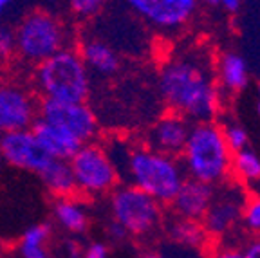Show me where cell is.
Listing matches in <instances>:
<instances>
[{"label":"cell","instance_id":"26","mask_svg":"<svg viewBox=\"0 0 260 258\" xmlns=\"http://www.w3.org/2000/svg\"><path fill=\"white\" fill-rule=\"evenodd\" d=\"M206 258H246V254H244V246L230 238V240L211 242L208 246Z\"/></svg>","mask_w":260,"mask_h":258},{"label":"cell","instance_id":"22","mask_svg":"<svg viewBox=\"0 0 260 258\" xmlns=\"http://www.w3.org/2000/svg\"><path fill=\"white\" fill-rule=\"evenodd\" d=\"M232 179L242 186H251L260 182V152L253 146L242 148L232 157Z\"/></svg>","mask_w":260,"mask_h":258},{"label":"cell","instance_id":"16","mask_svg":"<svg viewBox=\"0 0 260 258\" xmlns=\"http://www.w3.org/2000/svg\"><path fill=\"white\" fill-rule=\"evenodd\" d=\"M213 195H215V186L186 177L181 190L172 201L170 208L177 217L203 220L211 201H213Z\"/></svg>","mask_w":260,"mask_h":258},{"label":"cell","instance_id":"3","mask_svg":"<svg viewBox=\"0 0 260 258\" xmlns=\"http://www.w3.org/2000/svg\"><path fill=\"white\" fill-rule=\"evenodd\" d=\"M179 157L188 179L206 182L215 188L232 181L233 152L224 141L219 123H191Z\"/></svg>","mask_w":260,"mask_h":258},{"label":"cell","instance_id":"1","mask_svg":"<svg viewBox=\"0 0 260 258\" xmlns=\"http://www.w3.org/2000/svg\"><path fill=\"white\" fill-rule=\"evenodd\" d=\"M157 89L165 105L190 123L215 121L222 96L215 81L213 60L201 45L168 56L157 73Z\"/></svg>","mask_w":260,"mask_h":258},{"label":"cell","instance_id":"13","mask_svg":"<svg viewBox=\"0 0 260 258\" xmlns=\"http://www.w3.org/2000/svg\"><path fill=\"white\" fill-rule=\"evenodd\" d=\"M190 126L191 123L186 117L168 110L167 114L159 116L150 125V128L146 130L145 145L172 157H179L190 134Z\"/></svg>","mask_w":260,"mask_h":258},{"label":"cell","instance_id":"15","mask_svg":"<svg viewBox=\"0 0 260 258\" xmlns=\"http://www.w3.org/2000/svg\"><path fill=\"white\" fill-rule=\"evenodd\" d=\"M215 69V81L220 96L233 98L248 89L249 85V69L242 54L237 51H222L213 61Z\"/></svg>","mask_w":260,"mask_h":258},{"label":"cell","instance_id":"33","mask_svg":"<svg viewBox=\"0 0 260 258\" xmlns=\"http://www.w3.org/2000/svg\"><path fill=\"white\" fill-rule=\"evenodd\" d=\"M244 0H220V8L228 13H237L240 8H242Z\"/></svg>","mask_w":260,"mask_h":258},{"label":"cell","instance_id":"8","mask_svg":"<svg viewBox=\"0 0 260 258\" xmlns=\"http://www.w3.org/2000/svg\"><path fill=\"white\" fill-rule=\"evenodd\" d=\"M246 199H248V190L233 179L217 186L213 201L201 220L210 242L233 238V235L240 228V215Z\"/></svg>","mask_w":260,"mask_h":258},{"label":"cell","instance_id":"34","mask_svg":"<svg viewBox=\"0 0 260 258\" xmlns=\"http://www.w3.org/2000/svg\"><path fill=\"white\" fill-rule=\"evenodd\" d=\"M138 258H167L162 253H159V251H145V253H141Z\"/></svg>","mask_w":260,"mask_h":258},{"label":"cell","instance_id":"11","mask_svg":"<svg viewBox=\"0 0 260 258\" xmlns=\"http://www.w3.org/2000/svg\"><path fill=\"white\" fill-rule=\"evenodd\" d=\"M37 94L15 80H0V136L27 130L38 119Z\"/></svg>","mask_w":260,"mask_h":258},{"label":"cell","instance_id":"21","mask_svg":"<svg viewBox=\"0 0 260 258\" xmlns=\"http://www.w3.org/2000/svg\"><path fill=\"white\" fill-rule=\"evenodd\" d=\"M51 235H53V226L47 222L31 224L18 240L20 258H53V253L49 249Z\"/></svg>","mask_w":260,"mask_h":258},{"label":"cell","instance_id":"7","mask_svg":"<svg viewBox=\"0 0 260 258\" xmlns=\"http://www.w3.org/2000/svg\"><path fill=\"white\" fill-rule=\"evenodd\" d=\"M69 166L74 177L76 195L81 199L107 197L121 181L107 146L96 141L81 145L69 159Z\"/></svg>","mask_w":260,"mask_h":258},{"label":"cell","instance_id":"14","mask_svg":"<svg viewBox=\"0 0 260 258\" xmlns=\"http://www.w3.org/2000/svg\"><path fill=\"white\" fill-rule=\"evenodd\" d=\"M78 53L89 69L90 76L112 78L121 69V56L107 40L98 37H87L78 44Z\"/></svg>","mask_w":260,"mask_h":258},{"label":"cell","instance_id":"20","mask_svg":"<svg viewBox=\"0 0 260 258\" xmlns=\"http://www.w3.org/2000/svg\"><path fill=\"white\" fill-rule=\"evenodd\" d=\"M38 179L42 181L45 190L54 199L76 195V186H74V177L73 172H71L69 161L51 159L47 163V166L38 174Z\"/></svg>","mask_w":260,"mask_h":258},{"label":"cell","instance_id":"36","mask_svg":"<svg viewBox=\"0 0 260 258\" xmlns=\"http://www.w3.org/2000/svg\"><path fill=\"white\" fill-rule=\"evenodd\" d=\"M256 114L260 117V83L256 85Z\"/></svg>","mask_w":260,"mask_h":258},{"label":"cell","instance_id":"31","mask_svg":"<svg viewBox=\"0 0 260 258\" xmlns=\"http://www.w3.org/2000/svg\"><path fill=\"white\" fill-rule=\"evenodd\" d=\"M65 256L67 258H80L81 256V247L76 240H67V244H65Z\"/></svg>","mask_w":260,"mask_h":258},{"label":"cell","instance_id":"23","mask_svg":"<svg viewBox=\"0 0 260 258\" xmlns=\"http://www.w3.org/2000/svg\"><path fill=\"white\" fill-rule=\"evenodd\" d=\"M240 228L249 237H260V194H248L240 215Z\"/></svg>","mask_w":260,"mask_h":258},{"label":"cell","instance_id":"28","mask_svg":"<svg viewBox=\"0 0 260 258\" xmlns=\"http://www.w3.org/2000/svg\"><path fill=\"white\" fill-rule=\"evenodd\" d=\"M80 258H110V246L105 240H92L81 247Z\"/></svg>","mask_w":260,"mask_h":258},{"label":"cell","instance_id":"29","mask_svg":"<svg viewBox=\"0 0 260 258\" xmlns=\"http://www.w3.org/2000/svg\"><path fill=\"white\" fill-rule=\"evenodd\" d=\"M105 233H107V237H109L110 242H114V244H121V242H125V240H128L130 238L128 235H126V231L119 226L118 222H114V220H109Z\"/></svg>","mask_w":260,"mask_h":258},{"label":"cell","instance_id":"9","mask_svg":"<svg viewBox=\"0 0 260 258\" xmlns=\"http://www.w3.org/2000/svg\"><path fill=\"white\" fill-rule=\"evenodd\" d=\"M134 15L146 25L162 33L175 35L193 22L201 9V0H125Z\"/></svg>","mask_w":260,"mask_h":258},{"label":"cell","instance_id":"18","mask_svg":"<svg viewBox=\"0 0 260 258\" xmlns=\"http://www.w3.org/2000/svg\"><path fill=\"white\" fill-rule=\"evenodd\" d=\"M51 217L54 224L65 233L83 235L89 230L90 213L87 210L83 199L78 195H67V197H56L51 206Z\"/></svg>","mask_w":260,"mask_h":258},{"label":"cell","instance_id":"5","mask_svg":"<svg viewBox=\"0 0 260 258\" xmlns=\"http://www.w3.org/2000/svg\"><path fill=\"white\" fill-rule=\"evenodd\" d=\"M110 220L118 222L130 238L154 237L165 224V206L132 184H118L109 195Z\"/></svg>","mask_w":260,"mask_h":258},{"label":"cell","instance_id":"4","mask_svg":"<svg viewBox=\"0 0 260 258\" xmlns=\"http://www.w3.org/2000/svg\"><path fill=\"white\" fill-rule=\"evenodd\" d=\"M32 85L40 100L81 103L90 96L92 76L78 49L65 47L37 65Z\"/></svg>","mask_w":260,"mask_h":258},{"label":"cell","instance_id":"12","mask_svg":"<svg viewBox=\"0 0 260 258\" xmlns=\"http://www.w3.org/2000/svg\"><path fill=\"white\" fill-rule=\"evenodd\" d=\"M0 157L9 166L38 175L53 157H49L31 128L0 136Z\"/></svg>","mask_w":260,"mask_h":258},{"label":"cell","instance_id":"6","mask_svg":"<svg viewBox=\"0 0 260 258\" xmlns=\"http://www.w3.org/2000/svg\"><path fill=\"white\" fill-rule=\"evenodd\" d=\"M15 38L16 56L35 67L69 47V29L60 16L45 9H35L22 16L15 27Z\"/></svg>","mask_w":260,"mask_h":258},{"label":"cell","instance_id":"27","mask_svg":"<svg viewBox=\"0 0 260 258\" xmlns=\"http://www.w3.org/2000/svg\"><path fill=\"white\" fill-rule=\"evenodd\" d=\"M16 56V38L15 27L0 24V61H8Z\"/></svg>","mask_w":260,"mask_h":258},{"label":"cell","instance_id":"32","mask_svg":"<svg viewBox=\"0 0 260 258\" xmlns=\"http://www.w3.org/2000/svg\"><path fill=\"white\" fill-rule=\"evenodd\" d=\"M18 0H0V24H4V18L8 16V13L16 6Z\"/></svg>","mask_w":260,"mask_h":258},{"label":"cell","instance_id":"17","mask_svg":"<svg viewBox=\"0 0 260 258\" xmlns=\"http://www.w3.org/2000/svg\"><path fill=\"white\" fill-rule=\"evenodd\" d=\"M31 132L35 134V137L38 139L42 148L45 150V153L53 159L69 161L74 153L80 150V146L83 145L78 137H74L73 134L67 132L65 128L53 125V123L45 121V119H40V117L32 123Z\"/></svg>","mask_w":260,"mask_h":258},{"label":"cell","instance_id":"30","mask_svg":"<svg viewBox=\"0 0 260 258\" xmlns=\"http://www.w3.org/2000/svg\"><path fill=\"white\" fill-rule=\"evenodd\" d=\"M246 258H260V237H251L244 244Z\"/></svg>","mask_w":260,"mask_h":258},{"label":"cell","instance_id":"10","mask_svg":"<svg viewBox=\"0 0 260 258\" xmlns=\"http://www.w3.org/2000/svg\"><path fill=\"white\" fill-rule=\"evenodd\" d=\"M38 117L58 125L78 137L83 145L96 141L100 134V121L92 107L87 101L71 103V101L40 100Z\"/></svg>","mask_w":260,"mask_h":258},{"label":"cell","instance_id":"2","mask_svg":"<svg viewBox=\"0 0 260 258\" xmlns=\"http://www.w3.org/2000/svg\"><path fill=\"white\" fill-rule=\"evenodd\" d=\"M119 148L121 159H112L119 177H125L126 184L139 188L162 206H170L186 181L179 157L157 152L145 143L119 145Z\"/></svg>","mask_w":260,"mask_h":258},{"label":"cell","instance_id":"25","mask_svg":"<svg viewBox=\"0 0 260 258\" xmlns=\"http://www.w3.org/2000/svg\"><path fill=\"white\" fill-rule=\"evenodd\" d=\"M69 11L80 20H90L105 9L107 0H67Z\"/></svg>","mask_w":260,"mask_h":258},{"label":"cell","instance_id":"19","mask_svg":"<svg viewBox=\"0 0 260 258\" xmlns=\"http://www.w3.org/2000/svg\"><path fill=\"white\" fill-rule=\"evenodd\" d=\"M162 231L172 244L191 251L208 249V246L211 244L201 220H191V218H183L174 215L172 218H165Z\"/></svg>","mask_w":260,"mask_h":258},{"label":"cell","instance_id":"35","mask_svg":"<svg viewBox=\"0 0 260 258\" xmlns=\"http://www.w3.org/2000/svg\"><path fill=\"white\" fill-rule=\"evenodd\" d=\"M201 4L208 6V8H220V0H201Z\"/></svg>","mask_w":260,"mask_h":258},{"label":"cell","instance_id":"24","mask_svg":"<svg viewBox=\"0 0 260 258\" xmlns=\"http://www.w3.org/2000/svg\"><path fill=\"white\" fill-rule=\"evenodd\" d=\"M220 132H222L224 141H226L228 148L233 153L239 152L242 148H248L249 145V132L242 123L235 121V119H228L220 125Z\"/></svg>","mask_w":260,"mask_h":258}]
</instances>
